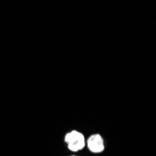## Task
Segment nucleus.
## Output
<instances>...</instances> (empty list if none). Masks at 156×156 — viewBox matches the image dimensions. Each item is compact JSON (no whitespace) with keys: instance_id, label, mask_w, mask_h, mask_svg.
<instances>
[{"instance_id":"1","label":"nucleus","mask_w":156,"mask_h":156,"mask_svg":"<svg viewBox=\"0 0 156 156\" xmlns=\"http://www.w3.org/2000/svg\"><path fill=\"white\" fill-rule=\"evenodd\" d=\"M65 142L67 144L68 150L73 152H78L86 146V139L83 134L77 130H72L66 134Z\"/></svg>"},{"instance_id":"2","label":"nucleus","mask_w":156,"mask_h":156,"mask_svg":"<svg viewBox=\"0 0 156 156\" xmlns=\"http://www.w3.org/2000/svg\"><path fill=\"white\" fill-rule=\"evenodd\" d=\"M86 146L93 153H101L105 150V142L100 134H94L86 140Z\"/></svg>"},{"instance_id":"3","label":"nucleus","mask_w":156,"mask_h":156,"mask_svg":"<svg viewBox=\"0 0 156 156\" xmlns=\"http://www.w3.org/2000/svg\"><path fill=\"white\" fill-rule=\"evenodd\" d=\"M70 156H78V155H70Z\"/></svg>"}]
</instances>
